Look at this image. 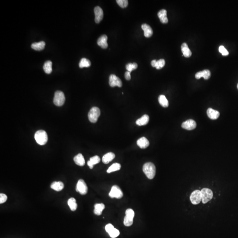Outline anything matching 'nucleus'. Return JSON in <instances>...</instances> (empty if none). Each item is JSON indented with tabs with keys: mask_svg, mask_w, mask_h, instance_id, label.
I'll use <instances>...</instances> for the list:
<instances>
[{
	"mask_svg": "<svg viewBox=\"0 0 238 238\" xmlns=\"http://www.w3.org/2000/svg\"><path fill=\"white\" fill-rule=\"evenodd\" d=\"M125 214H126V216L130 217V218H134V211L133 210L131 209H127L125 212Z\"/></svg>",
	"mask_w": 238,
	"mask_h": 238,
	"instance_id": "nucleus-37",
	"label": "nucleus"
},
{
	"mask_svg": "<svg viewBox=\"0 0 238 238\" xmlns=\"http://www.w3.org/2000/svg\"><path fill=\"white\" fill-rule=\"evenodd\" d=\"M181 50H182V53H183V55L185 57L188 58L192 56V52L189 48L187 43H184L182 44L181 46Z\"/></svg>",
	"mask_w": 238,
	"mask_h": 238,
	"instance_id": "nucleus-23",
	"label": "nucleus"
},
{
	"mask_svg": "<svg viewBox=\"0 0 238 238\" xmlns=\"http://www.w3.org/2000/svg\"><path fill=\"white\" fill-rule=\"evenodd\" d=\"M52 63L50 61H48L45 62L43 65V70L44 71L46 74H50L52 71Z\"/></svg>",
	"mask_w": 238,
	"mask_h": 238,
	"instance_id": "nucleus-29",
	"label": "nucleus"
},
{
	"mask_svg": "<svg viewBox=\"0 0 238 238\" xmlns=\"http://www.w3.org/2000/svg\"><path fill=\"white\" fill-rule=\"evenodd\" d=\"M7 200V196L4 194L1 193L0 194V204L5 203Z\"/></svg>",
	"mask_w": 238,
	"mask_h": 238,
	"instance_id": "nucleus-38",
	"label": "nucleus"
},
{
	"mask_svg": "<svg viewBox=\"0 0 238 238\" xmlns=\"http://www.w3.org/2000/svg\"><path fill=\"white\" fill-rule=\"evenodd\" d=\"M121 168V165L119 163H116L112 164L107 170V172L110 173L111 172L119 170Z\"/></svg>",
	"mask_w": 238,
	"mask_h": 238,
	"instance_id": "nucleus-31",
	"label": "nucleus"
},
{
	"mask_svg": "<svg viewBox=\"0 0 238 238\" xmlns=\"http://www.w3.org/2000/svg\"><path fill=\"white\" fill-rule=\"evenodd\" d=\"M109 235H110V236L111 238H116L117 237V236H119V235H120V231L118 230H117V229H114L112 230L111 231L110 233H109Z\"/></svg>",
	"mask_w": 238,
	"mask_h": 238,
	"instance_id": "nucleus-35",
	"label": "nucleus"
},
{
	"mask_svg": "<svg viewBox=\"0 0 238 238\" xmlns=\"http://www.w3.org/2000/svg\"><path fill=\"white\" fill-rule=\"evenodd\" d=\"M159 18L160 19V21L162 24H167L169 22L168 18L167 16V11L165 9L161 10L157 13Z\"/></svg>",
	"mask_w": 238,
	"mask_h": 238,
	"instance_id": "nucleus-15",
	"label": "nucleus"
},
{
	"mask_svg": "<svg viewBox=\"0 0 238 238\" xmlns=\"http://www.w3.org/2000/svg\"><path fill=\"white\" fill-rule=\"evenodd\" d=\"M133 223V218H130L126 216L124 218V224L125 226L127 227H129L132 225Z\"/></svg>",
	"mask_w": 238,
	"mask_h": 238,
	"instance_id": "nucleus-33",
	"label": "nucleus"
},
{
	"mask_svg": "<svg viewBox=\"0 0 238 238\" xmlns=\"http://www.w3.org/2000/svg\"><path fill=\"white\" fill-rule=\"evenodd\" d=\"M158 101L160 105L164 108H166L169 106V102L165 95H160L158 97Z\"/></svg>",
	"mask_w": 238,
	"mask_h": 238,
	"instance_id": "nucleus-28",
	"label": "nucleus"
},
{
	"mask_svg": "<svg viewBox=\"0 0 238 238\" xmlns=\"http://www.w3.org/2000/svg\"><path fill=\"white\" fill-rule=\"evenodd\" d=\"M201 192L202 203L206 204L213 197V193L210 189L205 188L202 189L201 190Z\"/></svg>",
	"mask_w": 238,
	"mask_h": 238,
	"instance_id": "nucleus-5",
	"label": "nucleus"
},
{
	"mask_svg": "<svg viewBox=\"0 0 238 238\" xmlns=\"http://www.w3.org/2000/svg\"><path fill=\"white\" fill-rule=\"evenodd\" d=\"M219 51L223 56H228L229 54V52L223 46H220L219 48Z\"/></svg>",
	"mask_w": 238,
	"mask_h": 238,
	"instance_id": "nucleus-36",
	"label": "nucleus"
},
{
	"mask_svg": "<svg viewBox=\"0 0 238 238\" xmlns=\"http://www.w3.org/2000/svg\"><path fill=\"white\" fill-rule=\"evenodd\" d=\"M208 116L212 120H216L220 116V112L218 111L209 108L207 110Z\"/></svg>",
	"mask_w": 238,
	"mask_h": 238,
	"instance_id": "nucleus-17",
	"label": "nucleus"
},
{
	"mask_svg": "<svg viewBox=\"0 0 238 238\" xmlns=\"http://www.w3.org/2000/svg\"><path fill=\"white\" fill-rule=\"evenodd\" d=\"M65 97L63 92L56 91L54 94L53 98V103L57 106H61L65 103Z\"/></svg>",
	"mask_w": 238,
	"mask_h": 238,
	"instance_id": "nucleus-4",
	"label": "nucleus"
},
{
	"mask_svg": "<svg viewBox=\"0 0 238 238\" xmlns=\"http://www.w3.org/2000/svg\"><path fill=\"white\" fill-rule=\"evenodd\" d=\"M34 138L37 143L40 145H44L48 141V135L45 130H39L35 133Z\"/></svg>",
	"mask_w": 238,
	"mask_h": 238,
	"instance_id": "nucleus-2",
	"label": "nucleus"
},
{
	"mask_svg": "<svg viewBox=\"0 0 238 238\" xmlns=\"http://www.w3.org/2000/svg\"><path fill=\"white\" fill-rule=\"evenodd\" d=\"M109 196L111 198H116L120 199L123 196V192L121 189L117 185L113 186L110 192L109 193Z\"/></svg>",
	"mask_w": 238,
	"mask_h": 238,
	"instance_id": "nucleus-6",
	"label": "nucleus"
},
{
	"mask_svg": "<svg viewBox=\"0 0 238 238\" xmlns=\"http://www.w3.org/2000/svg\"><path fill=\"white\" fill-rule=\"evenodd\" d=\"M95 14V21L97 24H99L103 19V11L102 9L99 6H97L94 9Z\"/></svg>",
	"mask_w": 238,
	"mask_h": 238,
	"instance_id": "nucleus-10",
	"label": "nucleus"
},
{
	"mask_svg": "<svg viewBox=\"0 0 238 238\" xmlns=\"http://www.w3.org/2000/svg\"><path fill=\"white\" fill-rule=\"evenodd\" d=\"M137 144L140 148L145 149L149 146L150 143L146 138L143 137L138 140Z\"/></svg>",
	"mask_w": 238,
	"mask_h": 238,
	"instance_id": "nucleus-18",
	"label": "nucleus"
},
{
	"mask_svg": "<svg viewBox=\"0 0 238 238\" xmlns=\"http://www.w3.org/2000/svg\"><path fill=\"white\" fill-rule=\"evenodd\" d=\"M101 112L99 108L97 107H93L89 112L88 116L90 122L93 123L97 122L98 117L100 116Z\"/></svg>",
	"mask_w": 238,
	"mask_h": 238,
	"instance_id": "nucleus-3",
	"label": "nucleus"
},
{
	"mask_svg": "<svg viewBox=\"0 0 238 238\" xmlns=\"http://www.w3.org/2000/svg\"><path fill=\"white\" fill-rule=\"evenodd\" d=\"M50 187L56 192H60L64 189V184L61 181H55L51 184Z\"/></svg>",
	"mask_w": 238,
	"mask_h": 238,
	"instance_id": "nucleus-20",
	"label": "nucleus"
},
{
	"mask_svg": "<svg viewBox=\"0 0 238 238\" xmlns=\"http://www.w3.org/2000/svg\"><path fill=\"white\" fill-rule=\"evenodd\" d=\"M211 76V73L210 70L205 69L202 71H199L195 74V78L197 79H200L203 77L205 79H208Z\"/></svg>",
	"mask_w": 238,
	"mask_h": 238,
	"instance_id": "nucleus-12",
	"label": "nucleus"
},
{
	"mask_svg": "<svg viewBox=\"0 0 238 238\" xmlns=\"http://www.w3.org/2000/svg\"><path fill=\"white\" fill-rule=\"evenodd\" d=\"M91 62L90 60L87 58H82L79 63V67L80 68H88L91 66Z\"/></svg>",
	"mask_w": 238,
	"mask_h": 238,
	"instance_id": "nucleus-30",
	"label": "nucleus"
},
{
	"mask_svg": "<svg viewBox=\"0 0 238 238\" xmlns=\"http://www.w3.org/2000/svg\"><path fill=\"white\" fill-rule=\"evenodd\" d=\"M68 204L71 211H75L76 210L77 208V204L75 198H69L68 201Z\"/></svg>",
	"mask_w": 238,
	"mask_h": 238,
	"instance_id": "nucleus-27",
	"label": "nucleus"
},
{
	"mask_svg": "<svg viewBox=\"0 0 238 238\" xmlns=\"http://www.w3.org/2000/svg\"><path fill=\"white\" fill-rule=\"evenodd\" d=\"M100 158L98 156H94L90 158V161L87 162V165L90 167V169H92L93 165L96 164H98L100 162Z\"/></svg>",
	"mask_w": 238,
	"mask_h": 238,
	"instance_id": "nucleus-25",
	"label": "nucleus"
},
{
	"mask_svg": "<svg viewBox=\"0 0 238 238\" xmlns=\"http://www.w3.org/2000/svg\"><path fill=\"white\" fill-rule=\"evenodd\" d=\"M138 68V65L137 63H129L126 65V69L128 71L131 73L132 71L137 69Z\"/></svg>",
	"mask_w": 238,
	"mask_h": 238,
	"instance_id": "nucleus-32",
	"label": "nucleus"
},
{
	"mask_svg": "<svg viewBox=\"0 0 238 238\" xmlns=\"http://www.w3.org/2000/svg\"><path fill=\"white\" fill-rule=\"evenodd\" d=\"M197 124L196 122L193 120L189 119L183 122L182 124V127L184 129L187 130H192L196 128Z\"/></svg>",
	"mask_w": 238,
	"mask_h": 238,
	"instance_id": "nucleus-11",
	"label": "nucleus"
},
{
	"mask_svg": "<svg viewBox=\"0 0 238 238\" xmlns=\"http://www.w3.org/2000/svg\"><path fill=\"white\" fill-rule=\"evenodd\" d=\"M237 88H238V85H237Z\"/></svg>",
	"mask_w": 238,
	"mask_h": 238,
	"instance_id": "nucleus-41",
	"label": "nucleus"
},
{
	"mask_svg": "<svg viewBox=\"0 0 238 238\" xmlns=\"http://www.w3.org/2000/svg\"><path fill=\"white\" fill-rule=\"evenodd\" d=\"M151 65L152 67H155L157 69H160L165 66V61L163 59H160L157 61L155 60H154L151 62Z\"/></svg>",
	"mask_w": 238,
	"mask_h": 238,
	"instance_id": "nucleus-16",
	"label": "nucleus"
},
{
	"mask_svg": "<svg viewBox=\"0 0 238 238\" xmlns=\"http://www.w3.org/2000/svg\"><path fill=\"white\" fill-rule=\"evenodd\" d=\"M118 5L122 8H125L128 6V1L127 0H117Z\"/></svg>",
	"mask_w": 238,
	"mask_h": 238,
	"instance_id": "nucleus-34",
	"label": "nucleus"
},
{
	"mask_svg": "<svg viewBox=\"0 0 238 238\" xmlns=\"http://www.w3.org/2000/svg\"><path fill=\"white\" fill-rule=\"evenodd\" d=\"M125 78L127 80H130L131 79V76H130V73L129 71H127L125 73Z\"/></svg>",
	"mask_w": 238,
	"mask_h": 238,
	"instance_id": "nucleus-40",
	"label": "nucleus"
},
{
	"mask_svg": "<svg viewBox=\"0 0 238 238\" xmlns=\"http://www.w3.org/2000/svg\"><path fill=\"white\" fill-rule=\"evenodd\" d=\"M115 157V155L114 153L112 152H109L107 153L103 156L102 157V161L103 163L107 164L111 161Z\"/></svg>",
	"mask_w": 238,
	"mask_h": 238,
	"instance_id": "nucleus-22",
	"label": "nucleus"
},
{
	"mask_svg": "<svg viewBox=\"0 0 238 238\" xmlns=\"http://www.w3.org/2000/svg\"><path fill=\"white\" fill-rule=\"evenodd\" d=\"M107 40H108V37L105 34L102 35L97 40V45L102 48V49H106L108 47Z\"/></svg>",
	"mask_w": 238,
	"mask_h": 238,
	"instance_id": "nucleus-13",
	"label": "nucleus"
},
{
	"mask_svg": "<svg viewBox=\"0 0 238 238\" xmlns=\"http://www.w3.org/2000/svg\"><path fill=\"white\" fill-rule=\"evenodd\" d=\"M143 170L147 177L149 179H153L155 175V166L151 162L145 163L143 166Z\"/></svg>",
	"mask_w": 238,
	"mask_h": 238,
	"instance_id": "nucleus-1",
	"label": "nucleus"
},
{
	"mask_svg": "<svg viewBox=\"0 0 238 238\" xmlns=\"http://www.w3.org/2000/svg\"><path fill=\"white\" fill-rule=\"evenodd\" d=\"M114 229V226L112 225L111 224H109L108 225H107L106 226V227H105V229H106V231H107V233H110L111 231L112 230Z\"/></svg>",
	"mask_w": 238,
	"mask_h": 238,
	"instance_id": "nucleus-39",
	"label": "nucleus"
},
{
	"mask_svg": "<svg viewBox=\"0 0 238 238\" xmlns=\"http://www.w3.org/2000/svg\"><path fill=\"white\" fill-rule=\"evenodd\" d=\"M190 201L194 205H197L202 201V194L199 190H195L190 195Z\"/></svg>",
	"mask_w": 238,
	"mask_h": 238,
	"instance_id": "nucleus-8",
	"label": "nucleus"
},
{
	"mask_svg": "<svg viewBox=\"0 0 238 238\" xmlns=\"http://www.w3.org/2000/svg\"><path fill=\"white\" fill-rule=\"evenodd\" d=\"M46 43L44 41H41L39 42H35L32 44L31 47L32 49L36 51H41L43 50L45 48Z\"/></svg>",
	"mask_w": 238,
	"mask_h": 238,
	"instance_id": "nucleus-24",
	"label": "nucleus"
},
{
	"mask_svg": "<svg viewBox=\"0 0 238 238\" xmlns=\"http://www.w3.org/2000/svg\"><path fill=\"white\" fill-rule=\"evenodd\" d=\"M76 190V192H79L82 195L87 194L88 192L87 186L83 180H79L77 182Z\"/></svg>",
	"mask_w": 238,
	"mask_h": 238,
	"instance_id": "nucleus-7",
	"label": "nucleus"
},
{
	"mask_svg": "<svg viewBox=\"0 0 238 238\" xmlns=\"http://www.w3.org/2000/svg\"><path fill=\"white\" fill-rule=\"evenodd\" d=\"M109 84L111 87H121L122 86V82L119 77L115 75L112 74L109 77Z\"/></svg>",
	"mask_w": 238,
	"mask_h": 238,
	"instance_id": "nucleus-9",
	"label": "nucleus"
},
{
	"mask_svg": "<svg viewBox=\"0 0 238 238\" xmlns=\"http://www.w3.org/2000/svg\"><path fill=\"white\" fill-rule=\"evenodd\" d=\"M149 120L150 118L149 116L147 115H144L136 120V124L138 126H144L148 123Z\"/></svg>",
	"mask_w": 238,
	"mask_h": 238,
	"instance_id": "nucleus-21",
	"label": "nucleus"
},
{
	"mask_svg": "<svg viewBox=\"0 0 238 238\" xmlns=\"http://www.w3.org/2000/svg\"><path fill=\"white\" fill-rule=\"evenodd\" d=\"M105 208V205L103 203H98V204H95L94 206V214L97 215H100L102 213V211Z\"/></svg>",
	"mask_w": 238,
	"mask_h": 238,
	"instance_id": "nucleus-26",
	"label": "nucleus"
},
{
	"mask_svg": "<svg viewBox=\"0 0 238 238\" xmlns=\"http://www.w3.org/2000/svg\"><path fill=\"white\" fill-rule=\"evenodd\" d=\"M74 161L76 165L80 166H83L85 164V159L81 153H79L75 157Z\"/></svg>",
	"mask_w": 238,
	"mask_h": 238,
	"instance_id": "nucleus-19",
	"label": "nucleus"
},
{
	"mask_svg": "<svg viewBox=\"0 0 238 238\" xmlns=\"http://www.w3.org/2000/svg\"><path fill=\"white\" fill-rule=\"evenodd\" d=\"M142 28L144 31V34L145 37L150 38L153 35V31L152 29L147 24H142Z\"/></svg>",
	"mask_w": 238,
	"mask_h": 238,
	"instance_id": "nucleus-14",
	"label": "nucleus"
}]
</instances>
